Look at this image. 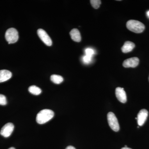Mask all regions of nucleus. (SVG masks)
<instances>
[{"label": "nucleus", "instance_id": "1", "mask_svg": "<svg viewBox=\"0 0 149 149\" xmlns=\"http://www.w3.org/2000/svg\"><path fill=\"white\" fill-rule=\"evenodd\" d=\"M54 115V111L50 109L42 110L37 114L36 121L39 124H44L52 119Z\"/></svg>", "mask_w": 149, "mask_h": 149}, {"label": "nucleus", "instance_id": "2", "mask_svg": "<svg viewBox=\"0 0 149 149\" xmlns=\"http://www.w3.org/2000/svg\"><path fill=\"white\" fill-rule=\"evenodd\" d=\"M126 27L131 32L136 33H141L145 29V25L143 23L136 20H130L127 22Z\"/></svg>", "mask_w": 149, "mask_h": 149}, {"label": "nucleus", "instance_id": "3", "mask_svg": "<svg viewBox=\"0 0 149 149\" xmlns=\"http://www.w3.org/2000/svg\"><path fill=\"white\" fill-rule=\"evenodd\" d=\"M5 38L9 44L16 42L19 39L18 32L15 28H9L6 32Z\"/></svg>", "mask_w": 149, "mask_h": 149}, {"label": "nucleus", "instance_id": "4", "mask_svg": "<svg viewBox=\"0 0 149 149\" xmlns=\"http://www.w3.org/2000/svg\"><path fill=\"white\" fill-rule=\"evenodd\" d=\"M107 120L110 128L113 131L117 132L120 129L117 118L113 113L110 112L107 114Z\"/></svg>", "mask_w": 149, "mask_h": 149}, {"label": "nucleus", "instance_id": "5", "mask_svg": "<svg viewBox=\"0 0 149 149\" xmlns=\"http://www.w3.org/2000/svg\"><path fill=\"white\" fill-rule=\"evenodd\" d=\"M37 34L40 39L46 45L51 46L52 44V41L50 37L45 30L42 29H39L37 30Z\"/></svg>", "mask_w": 149, "mask_h": 149}, {"label": "nucleus", "instance_id": "6", "mask_svg": "<svg viewBox=\"0 0 149 149\" xmlns=\"http://www.w3.org/2000/svg\"><path fill=\"white\" fill-rule=\"evenodd\" d=\"M14 128V126L12 123H6L2 128L0 131V134L1 136L8 138L13 133Z\"/></svg>", "mask_w": 149, "mask_h": 149}, {"label": "nucleus", "instance_id": "7", "mask_svg": "<svg viewBox=\"0 0 149 149\" xmlns=\"http://www.w3.org/2000/svg\"><path fill=\"white\" fill-rule=\"evenodd\" d=\"M116 96L120 102L125 103L127 101L126 93L123 88L118 87L116 89Z\"/></svg>", "mask_w": 149, "mask_h": 149}, {"label": "nucleus", "instance_id": "8", "mask_svg": "<svg viewBox=\"0 0 149 149\" xmlns=\"http://www.w3.org/2000/svg\"><path fill=\"white\" fill-rule=\"evenodd\" d=\"M148 114V112L146 109H143L139 111L137 117V121L139 126H142L143 125L147 120Z\"/></svg>", "mask_w": 149, "mask_h": 149}, {"label": "nucleus", "instance_id": "9", "mask_svg": "<svg viewBox=\"0 0 149 149\" xmlns=\"http://www.w3.org/2000/svg\"><path fill=\"white\" fill-rule=\"evenodd\" d=\"M139 59L137 57L130 58L124 61L123 65L125 68H135L138 66Z\"/></svg>", "mask_w": 149, "mask_h": 149}, {"label": "nucleus", "instance_id": "10", "mask_svg": "<svg viewBox=\"0 0 149 149\" xmlns=\"http://www.w3.org/2000/svg\"><path fill=\"white\" fill-rule=\"evenodd\" d=\"M11 72L6 70H0V83L7 81L12 77Z\"/></svg>", "mask_w": 149, "mask_h": 149}, {"label": "nucleus", "instance_id": "11", "mask_svg": "<svg viewBox=\"0 0 149 149\" xmlns=\"http://www.w3.org/2000/svg\"><path fill=\"white\" fill-rule=\"evenodd\" d=\"M135 47V45L134 43L130 41H127L124 43V45L121 48L123 52L124 53H127L131 52Z\"/></svg>", "mask_w": 149, "mask_h": 149}, {"label": "nucleus", "instance_id": "12", "mask_svg": "<svg viewBox=\"0 0 149 149\" xmlns=\"http://www.w3.org/2000/svg\"><path fill=\"white\" fill-rule=\"evenodd\" d=\"M71 39L74 42H79L81 41V37L80 32L77 29H73L70 32Z\"/></svg>", "mask_w": 149, "mask_h": 149}, {"label": "nucleus", "instance_id": "13", "mask_svg": "<svg viewBox=\"0 0 149 149\" xmlns=\"http://www.w3.org/2000/svg\"><path fill=\"white\" fill-rule=\"evenodd\" d=\"M51 80L53 83L56 84H61L63 81V77L57 74H52L51 76Z\"/></svg>", "mask_w": 149, "mask_h": 149}, {"label": "nucleus", "instance_id": "14", "mask_svg": "<svg viewBox=\"0 0 149 149\" xmlns=\"http://www.w3.org/2000/svg\"><path fill=\"white\" fill-rule=\"evenodd\" d=\"M28 90L29 93L36 95H40L42 93V90L41 89L35 85H32L29 87Z\"/></svg>", "mask_w": 149, "mask_h": 149}, {"label": "nucleus", "instance_id": "15", "mask_svg": "<svg viewBox=\"0 0 149 149\" xmlns=\"http://www.w3.org/2000/svg\"><path fill=\"white\" fill-rule=\"evenodd\" d=\"M90 1L92 6L95 9L98 8L101 3V1L100 0H91Z\"/></svg>", "mask_w": 149, "mask_h": 149}, {"label": "nucleus", "instance_id": "16", "mask_svg": "<svg viewBox=\"0 0 149 149\" xmlns=\"http://www.w3.org/2000/svg\"><path fill=\"white\" fill-rule=\"evenodd\" d=\"M85 55L93 57L94 54H95V51L93 49L91 48H87L85 50Z\"/></svg>", "mask_w": 149, "mask_h": 149}, {"label": "nucleus", "instance_id": "17", "mask_svg": "<svg viewBox=\"0 0 149 149\" xmlns=\"http://www.w3.org/2000/svg\"><path fill=\"white\" fill-rule=\"evenodd\" d=\"M92 58L87 55L83 56L82 59L83 62L86 64H88L91 63L92 61Z\"/></svg>", "mask_w": 149, "mask_h": 149}, {"label": "nucleus", "instance_id": "18", "mask_svg": "<svg viewBox=\"0 0 149 149\" xmlns=\"http://www.w3.org/2000/svg\"><path fill=\"white\" fill-rule=\"evenodd\" d=\"M7 104L6 98L4 95L0 94V105H5Z\"/></svg>", "mask_w": 149, "mask_h": 149}, {"label": "nucleus", "instance_id": "19", "mask_svg": "<svg viewBox=\"0 0 149 149\" xmlns=\"http://www.w3.org/2000/svg\"><path fill=\"white\" fill-rule=\"evenodd\" d=\"M65 149H76L74 147L72 146H69L67 147Z\"/></svg>", "mask_w": 149, "mask_h": 149}, {"label": "nucleus", "instance_id": "20", "mask_svg": "<svg viewBox=\"0 0 149 149\" xmlns=\"http://www.w3.org/2000/svg\"><path fill=\"white\" fill-rule=\"evenodd\" d=\"M146 15L147 17L149 18V10L147 12Z\"/></svg>", "mask_w": 149, "mask_h": 149}, {"label": "nucleus", "instance_id": "21", "mask_svg": "<svg viewBox=\"0 0 149 149\" xmlns=\"http://www.w3.org/2000/svg\"><path fill=\"white\" fill-rule=\"evenodd\" d=\"M121 149H132L130 148H128V147H124V148H123Z\"/></svg>", "mask_w": 149, "mask_h": 149}, {"label": "nucleus", "instance_id": "22", "mask_svg": "<svg viewBox=\"0 0 149 149\" xmlns=\"http://www.w3.org/2000/svg\"><path fill=\"white\" fill-rule=\"evenodd\" d=\"M8 149H15V148H13V147H11V148H9Z\"/></svg>", "mask_w": 149, "mask_h": 149}, {"label": "nucleus", "instance_id": "23", "mask_svg": "<svg viewBox=\"0 0 149 149\" xmlns=\"http://www.w3.org/2000/svg\"><path fill=\"white\" fill-rule=\"evenodd\" d=\"M125 147H127V146H125Z\"/></svg>", "mask_w": 149, "mask_h": 149}, {"label": "nucleus", "instance_id": "24", "mask_svg": "<svg viewBox=\"0 0 149 149\" xmlns=\"http://www.w3.org/2000/svg\"></svg>", "mask_w": 149, "mask_h": 149}]
</instances>
